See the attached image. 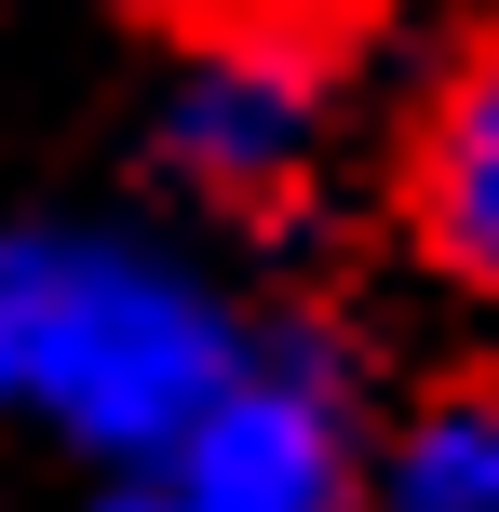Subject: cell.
<instances>
[{
	"instance_id": "cell-1",
	"label": "cell",
	"mask_w": 499,
	"mask_h": 512,
	"mask_svg": "<svg viewBox=\"0 0 499 512\" xmlns=\"http://www.w3.org/2000/svg\"><path fill=\"white\" fill-rule=\"evenodd\" d=\"M243 378V337L203 283L108 230H0V405L95 459H162L216 391Z\"/></svg>"
},
{
	"instance_id": "cell-2",
	"label": "cell",
	"mask_w": 499,
	"mask_h": 512,
	"mask_svg": "<svg viewBox=\"0 0 499 512\" xmlns=\"http://www.w3.org/2000/svg\"><path fill=\"white\" fill-rule=\"evenodd\" d=\"M324 122H338V41L297 0H203L176 81H162V162L203 203L270 216L311 189Z\"/></svg>"
},
{
	"instance_id": "cell-3",
	"label": "cell",
	"mask_w": 499,
	"mask_h": 512,
	"mask_svg": "<svg viewBox=\"0 0 499 512\" xmlns=\"http://www.w3.org/2000/svg\"><path fill=\"white\" fill-rule=\"evenodd\" d=\"M95 512H365L338 364L311 351H243V378L189 418L162 459H122Z\"/></svg>"
},
{
	"instance_id": "cell-4",
	"label": "cell",
	"mask_w": 499,
	"mask_h": 512,
	"mask_svg": "<svg viewBox=\"0 0 499 512\" xmlns=\"http://www.w3.org/2000/svg\"><path fill=\"white\" fill-rule=\"evenodd\" d=\"M405 230L459 297L499 310V14L446 54L419 135H405Z\"/></svg>"
},
{
	"instance_id": "cell-5",
	"label": "cell",
	"mask_w": 499,
	"mask_h": 512,
	"mask_svg": "<svg viewBox=\"0 0 499 512\" xmlns=\"http://www.w3.org/2000/svg\"><path fill=\"white\" fill-rule=\"evenodd\" d=\"M365 512H499V378H446L378 432Z\"/></svg>"
}]
</instances>
